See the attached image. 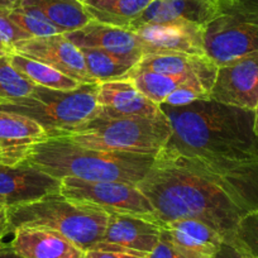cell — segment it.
Masks as SVG:
<instances>
[{"label":"cell","mask_w":258,"mask_h":258,"mask_svg":"<svg viewBox=\"0 0 258 258\" xmlns=\"http://www.w3.org/2000/svg\"><path fill=\"white\" fill-rule=\"evenodd\" d=\"M161 225L197 219L227 242L240 220L258 210V160H222L166 146L138 183Z\"/></svg>","instance_id":"obj_1"},{"label":"cell","mask_w":258,"mask_h":258,"mask_svg":"<svg viewBox=\"0 0 258 258\" xmlns=\"http://www.w3.org/2000/svg\"><path fill=\"white\" fill-rule=\"evenodd\" d=\"M172 128L175 150L222 160H258L254 111L208 99L185 106L161 104Z\"/></svg>","instance_id":"obj_2"},{"label":"cell","mask_w":258,"mask_h":258,"mask_svg":"<svg viewBox=\"0 0 258 258\" xmlns=\"http://www.w3.org/2000/svg\"><path fill=\"white\" fill-rule=\"evenodd\" d=\"M23 162L58 180L75 177L138 185L152 167L155 156L91 150L63 137H51L34 145Z\"/></svg>","instance_id":"obj_3"},{"label":"cell","mask_w":258,"mask_h":258,"mask_svg":"<svg viewBox=\"0 0 258 258\" xmlns=\"http://www.w3.org/2000/svg\"><path fill=\"white\" fill-rule=\"evenodd\" d=\"M12 232L22 227L44 228L59 233L84 252L104 238L109 213L93 205L73 202L52 194L36 202L6 209Z\"/></svg>","instance_id":"obj_4"},{"label":"cell","mask_w":258,"mask_h":258,"mask_svg":"<svg viewBox=\"0 0 258 258\" xmlns=\"http://www.w3.org/2000/svg\"><path fill=\"white\" fill-rule=\"evenodd\" d=\"M99 84H83L71 91L36 86L27 98L0 101V110L29 116L41 124L48 138L73 133L99 114Z\"/></svg>","instance_id":"obj_5"},{"label":"cell","mask_w":258,"mask_h":258,"mask_svg":"<svg viewBox=\"0 0 258 258\" xmlns=\"http://www.w3.org/2000/svg\"><path fill=\"white\" fill-rule=\"evenodd\" d=\"M172 128L163 113L160 118H101L96 116L80 129L58 136L75 145L110 152L157 156L170 142Z\"/></svg>","instance_id":"obj_6"},{"label":"cell","mask_w":258,"mask_h":258,"mask_svg":"<svg viewBox=\"0 0 258 258\" xmlns=\"http://www.w3.org/2000/svg\"><path fill=\"white\" fill-rule=\"evenodd\" d=\"M203 29L205 54L218 68L258 52V0H238Z\"/></svg>","instance_id":"obj_7"},{"label":"cell","mask_w":258,"mask_h":258,"mask_svg":"<svg viewBox=\"0 0 258 258\" xmlns=\"http://www.w3.org/2000/svg\"><path fill=\"white\" fill-rule=\"evenodd\" d=\"M59 194L73 202L93 205L106 213L155 217L152 204L135 183L64 177L61 180Z\"/></svg>","instance_id":"obj_8"},{"label":"cell","mask_w":258,"mask_h":258,"mask_svg":"<svg viewBox=\"0 0 258 258\" xmlns=\"http://www.w3.org/2000/svg\"><path fill=\"white\" fill-rule=\"evenodd\" d=\"M209 98L223 105L254 111L258 105V52L218 69Z\"/></svg>","instance_id":"obj_9"},{"label":"cell","mask_w":258,"mask_h":258,"mask_svg":"<svg viewBox=\"0 0 258 258\" xmlns=\"http://www.w3.org/2000/svg\"><path fill=\"white\" fill-rule=\"evenodd\" d=\"M13 52L48 64L80 84H98L89 74L80 48L63 34L24 39L14 44Z\"/></svg>","instance_id":"obj_10"},{"label":"cell","mask_w":258,"mask_h":258,"mask_svg":"<svg viewBox=\"0 0 258 258\" xmlns=\"http://www.w3.org/2000/svg\"><path fill=\"white\" fill-rule=\"evenodd\" d=\"M133 32L140 37L145 54H205L203 26L185 19L148 24Z\"/></svg>","instance_id":"obj_11"},{"label":"cell","mask_w":258,"mask_h":258,"mask_svg":"<svg viewBox=\"0 0 258 258\" xmlns=\"http://www.w3.org/2000/svg\"><path fill=\"white\" fill-rule=\"evenodd\" d=\"M61 180L26 162L17 166H0V197L7 208L36 202L41 198L59 194Z\"/></svg>","instance_id":"obj_12"},{"label":"cell","mask_w":258,"mask_h":258,"mask_svg":"<svg viewBox=\"0 0 258 258\" xmlns=\"http://www.w3.org/2000/svg\"><path fill=\"white\" fill-rule=\"evenodd\" d=\"M63 36L79 48L103 49L135 66L145 56L140 37L128 28L93 21L81 29L63 33Z\"/></svg>","instance_id":"obj_13"},{"label":"cell","mask_w":258,"mask_h":258,"mask_svg":"<svg viewBox=\"0 0 258 258\" xmlns=\"http://www.w3.org/2000/svg\"><path fill=\"white\" fill-rule=\"evenodd\" d=\"M98 116L101 118H160V105L146 98L129 79L99 84Z\"/></svg>","instance_id":"obj_14"},{"label":"cell","mask_w":258,"mask_h":258,"mask_svg":"<svg viewBox=\"0 0 258 258\" xmlns=\"http://www.w3.org/2000/svg\"><path fill=\"white\" fill-rule=\"evenodd\" d=\"M43 126L23 114L0 110V166H17L31 148L47 140Z\"/></svg>","instance_id":"obj_15"},{"label":"cell","mask_w":258,"mask_h":258,"mask_svg":"<svg viewBox=\"0 0 258 258\" xmlns=\"http://www.w3.org/2000/svg\"><path fill=\"white\" fill-rule=\"evenodd\" d=\"M162 227L155 217L109 213L101 242L150 254L161 238Z\"/></svg>","instance_id":"obj_16"},{"label":"cell","mask_w":258,"mask_h":258,"mask_svg":"<svg viewBox=\"0 0 258 258\" xmlns=\"http://www.w3.org/2000/svg\"><path fill=\"white\" fill-rule=\"evenodd\" d=\"M8 244L23 258H81L85 254L68 238L44 228H18Z\"/></svg>","instance_id":"obj_17"},{"label":"cell","mask_w":258,"mask_h":258,"mask_svg":"<svg viewBox=\"0 0 258 258\" xmlns=\"http://www.w3.org/2000/svg\"><path fill=\"white\" fill-rule=\"evenodd\" d=\"M141 71H153L162 75L195 76L210 94L218 74V66L207 54H145L135 66Z\"/></svg>","instance_id":"obj_18"},{"label":"cell","mask_w":258,"mask_h":258,"mask_svg":"<svg viewBox=\"0 0 258 258\" xmlns=\"http://www.w3.org/2000/svg\"><path fill=\"white\" fill-rule=\"evenodd\" d=\"M219 12L207 0H153L128 29L135 31L148 24H161L185 19L204 27Z\"/></svg>","instance_id":"obj_19"},{"label":"cell","mask_w":258,"mask_h":258,"mask_svg":"<svg viewBox=\"0 0 258 258\" xmlns=\"http://www.w3.org/2000/svg\"><path fill=\"white\" fill-rule=\"evenodd\" d=\"M171 239L182 247L214 257L225 242L224 237L210 225L197 219H178L163 223Z\"/></svg>","instance_id":"obj_20"},{"label":"cell","mask_w":258,"mask_h":258,"mask_svg":"<svg viewBox=\"0 0 258 258\" xmlns=\"http://www.w3.org/2000/svg\"><path fill=\"white\" fill-rule=\"evenodd\" d=\"M16 6L38 11L62 34L78 31L93 22L84 4L79 0H18Z\"/></svg>","instance_id":"obj_21"},{"label":"cell","mask_w":258,"mask_h":258,"mask_svg":"<svg viewBox=\"0 0 258 258\" xmlns=\"http://www.w3.org/2000/svg\"><path fill=\"white\" fill-rule=\"evenodd\" d=\"M153 0H85L91 19L108 26L128 28Z\"/></svg>","instance_id":"obj_22"},{"label":"cell","mask_w":258,"mask_h":258,"mask_svg":"<svg viewBox=\"0 0 258 258\" xmlns=\"http://www.w3.org/2000/svg\"><path fill=\"white\" fill-rule=\"evenodd\" d=\"M8 58L12 66L36 86H43L53 90L71 91L83 85L79 81L57 71L56 69L36 59L28 58L14 52L9 54Z\"/></svg>","instance_id":"obj_23"},{"label":"cell","mask_w":258,"mask_h":258,"mask_svg":"<svg viewBox=\"0 0 258 258\" xmlns=\"http://www.w3.org/2000/svg\"><path fill=\"white\" fill-rule=\"evenodd\" d=\"M126 79L132 81L140 93H142L146 98L157 105L165 103L166 98L181 84H185L187 81H199L195 76L162 75L153 71H141L136 68L129 71Z\"/></svg>","instance_id":"obj_24"},{"label":"cell","mask_w":258,"mask_h":258,"mask_svg":"<svg viewBox=\"0 0 258 258\" xmlns=\"http://www.w3.org/2000/svg\"><path fill=\"white\" fill-rule=\"evenodd\" d=\"M86 69L95 83L124 80L135 64L99 48H80Z\"/></svg>","instance_id":"obj_25"},{"label":"cell","mask_w":258,"mask_h":258,"mask_svg":"<svg viewBox=\"0 0 258 258\" xmlns=\"http://www.w3.org/2000/svg\"><path fill=\"white\" fill-rule=\"evenodd\" d=\"M36 85L24 78L9 62L8 56L0 57V101L27 98Z\"/></svg>","instance_id":"obj_26"},{"label":"cell","mask_w":258,"mask_h":258,"mask_svg":"<svg viewBox=\"0 0 258 258\" xmlns=\"http://www.w3.org/2000/svg\"><path fill=\"white\" fill-rule=\"evenodd\" d=\"M9 17L19 28L23 29L32 38L62 34V32L56 28L43 14L29 7L16 6L9 11Z\"/></svg>","instance_id":"obj_27"},{"label":"cell","mask_w":258,"mask_h":258,"mask_svg":"<svg viewBox=\"0 0 258 258\" xmlns=\"http://www.w3.org/2000/svg\"><path fill=\"white\" fill-rule=\"evenodd\" d=\"M225 243L250 257L258 258V210L245 215Z\"/></svg>","instance_id":"obj_28"},{"label":"cell","mask_w":258,"mask_h":258,"mask_svg":"<svg viewBox=\"0 0 258 258\" xmlns=\"http://www.w3.org/2000/svg\"><path fill=\"white\" fill-rule=\"evenodd\" d=\"M209 93L203 88L199 81H187L181 84L166 98L165 105L167 106H185L199 100H208Z\"/></svg>","instance_id":"obj_29"},{"label":"cell","mask_w":258,"mask_h":258,"mask_svg":"<svg viewBox=\"0 0 258 258\" xmlns=\"http://www.w3.org/2000/svg\"><path fill=\"white\" fill-rule=\"evenodd\" d=\"M148 258H212L203 253L195 252L177 244L170 238L166 229L162 228L161 238L155 249L148 254Z\"/></svg>","instance_id":"obj_30"},{"label":"cell","mask_w":258,"mask_h":258,"mask_svg":"<svg viewBox=\"0 0 258 258\" xmlns=\"http://www.w3.org/2000/svg\"><path fill=\"white\" fill-rule=\"evenodd\" d=\"M9 11L11 9H0V42L13 49L14 44L32 37L12 21Z\"/></svg>","instance_id":"obj_31"},{"label":"cell","mask_w":258,"mask_h":258,"mask_svg":"<svg viewBox=\"0 0 258 258\" xmlns=\"http://www.w3.org/2000/svg\"><path fill=\"white\" fill-rule=\"evenodd\" d=\"M88 258H148V254L137 250L126 249L115 244L100 242L94 248L85 252Z\"/></svg>","instance_id":"obj_32"},{"label":"cell","mask_w":258,"mask_h":258,"mask_svg":"<svg viewBox=\"0 0 258 258\" xmlns=\"http://www.w3.org/2000/svg\"><path fill=\"white\" fill-rule=\"evenodd\" d=\"M213 258H253V257L240 252L239 249H237L235 247L230 245L229 243L224 242L222 247H220V249L218 250L217 254H215Z\"/></svg>","instance_id":"obj_33"},{"label":"cell","mask_w":258,"mask_h":258,"mask_svg":"<svg viewBox=\"0 0 258 258\" xmlns=\"http://www.w3.org/2000/svg\"><path fill=\"white\" fill-rule=\"evenodd\" d=\"M12 234H13V232H12L8 218H7V213L4 210V212L0 213V243L6 242V238Z\"/></svg>","instance_id":"obj_34"},{"label":"cell","mask_w":258,"mask_h":258,"mask_svg":"<svg viewBox=\"0 0 258 258\" xmlns=\"http://www.w3.org/2000/svg\"><path fill=\"white\" fill-rule=\"evenodd\" d=\"M207 2L209 4H212V6L220 13L222 11H224V9L229 8L233 4L237 3L238 0H207Z\"/></svg>","instance_id":"obj_35"},{"label":"cell","mask_w":258,"mask_h":258,"mask_svg":"<svg viewBox=\"0 0 258 258\" xmlns=\"http://www.w3.org/2000/svg\"><path fill=\"white\" fill-rule=\"evenodd\" d=\"M0 258H23V257L16 254V253L9 248L8 242H3V243H0Z\"/></svg>","instance_id":"obj_36"},{"label":"cell","mask_w":258,"mask_h":258,"mask_svg":"<svg viewBox=\"0 0 258 258\" xmlns=\"http://www.w3.org/2000/svg\"><path fill=\"white\" fill-rule=\"evenodd\" d=\"M18 0H0V9H13Z\"/></svg>","instance_id":"obj_37"},{"label":"cell","mask_w":258,"mask_h":258,"mask_svg":"<svg viewBox=\"0 0 258 258\" xmlns=\"http://www.w3.org/2000/svg\"><path fill=\"white\" fill-rule=\"evenodd\" d=\"M12 53H13V49L9 48L8 46H6V44H3L2 42H0V57L9 56V54Z\"/></svg>","instance_id":"obj_38"},{"label":"cell","mask_w":258,"mask_h":258,"mask_svg":"<svg viewBox=\"0 0 258 258\" xmlns=\"http://www.w3.org/2000/svg\"><path fill=\"white\" fill-rule=\"evenodd\" d=\"M253 128H254V133L258 136V105L254 110V124H253Z\"/></svg>","instance_id":"obj_39"},{"label":"cell","mask_w":258,"mask_h":258,"mask_svg":"<svg viewBox=\"0 0 258 258\" xmlns=\"http://www.w3.org/2000/svg\"><path fill=\"white\" fill-rule=\"evenodd\" d=\"M7 209V205H6V202L3 200V198L0 197V213L4 212V210Z\"/></svg>","instance_id":"obj_40"},{"label":"cell","mask_w":258,"mask_h":258,"mask_svg":"<svg viewBox=\"0 0 258 258\" xmlns=\"http://www.w3.org/2000/svg\"><path fill=\"white\" fill-rule=\"evenodd\" d=\"M79 2H81V3H84V2H85V0H79Z\"/></svg>","instance_id":"obj_41"},{"label":"cell","mask_w":258,"mask_h":258,"mask_svg":"<svg viewBox=\"0 0 258 258\" xmlns=\"http://www.w3.org/2000/svg\"><path fill=\"white\" fill-rule=\"evenodd\" d=\"M81 258H88V257H86V255H85V254H84V255H83V257H81Z\"/></svg>","instance_id":"obj_42"}]
</instances>
